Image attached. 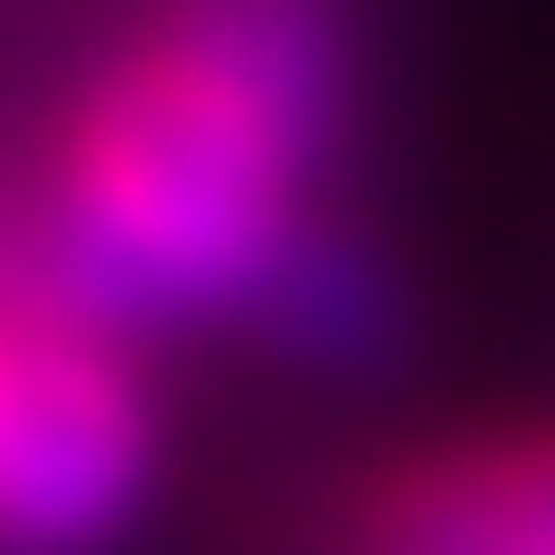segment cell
<instances>
[{
  "instance_id": "obj_1",
  "label": "cell",
  "mask_w": 555,
  "mask_h": 555,
  "mask_svg": "<svg viewBox=\"0 0 555 555\" xmlns=\"http://www.w3.org/2000/svg\"><path fill=\"white\" fill-rule=\"evenodd\" d=\"M363 137L340 0H170L68 103L35 284L91 330H238Z\"/></svg>"
},
{
  "instance_id": "obj_2",
  "label": "cell",
  "mask_w": 555,
  "mask_h": 555,
  "mask_svg": "<svg viewBox=\"0 0 555 555\" xmlns=\"http://www.w3.org/2000/svg\"><path fill=\"white\" fill-rule=\"evenodd\" d=\"M159 488V397L137 351L57 307L12 295L0 330V555H103Z\"/></svg>"
},
{
  "instance_id": "obj_3",
  "label": "cell",
  "mask_w": 555,
  "mask_h": 555,
  "mask_svg": "<svg viewBox=\"0 0 555 555\" xmlns=\"http://www.w3.org/2000/svg\"><path fill=\"white\" fill-rule=\"evenodd\" d=\"M351 555H555V420L386 465L363 488Z\"/></svg>"
},
{
  "instance_id": "obj_4",
  "label": "cell",
  "mask_w": 555,
  "mask_h": 555,
  "mask_svg": "<svg viewBox=\"0 0 555 555\" xmlns=\"http://www.w3.org/2000/svg\"><path fill=\"white\" fill-rule=\"evenodd\" d=\"M238 330L261 351H284L295 374H374L397 351V330H409V284H397V261L340 205H318Z\"/></svg>"
}]
</instances>
